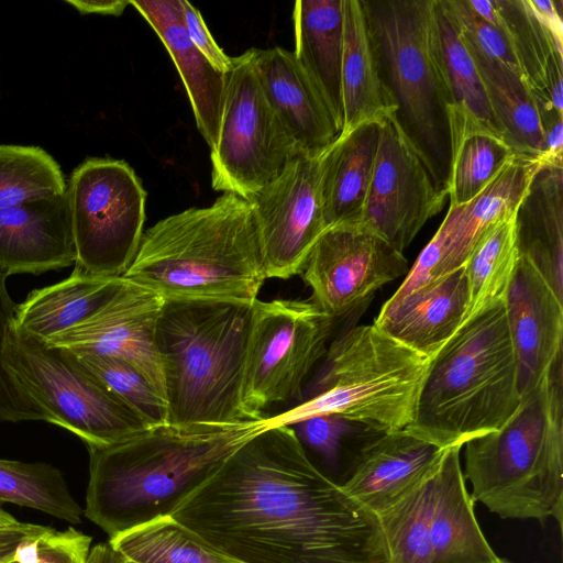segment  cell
<instances>
[{"label": "cell", "mask_w": 563, "mask_h": 563, "mask_svg": "<svg viewBox=\"0 0 563 563\" xmlns=\"http://www.w3.org/2000/svg\"><path fill=\"white\" fill-rule=\"evenodd\" d=\"M243 563H391L378 517L308 457L291 426H267L169 516Z\"/></svg>", "instance_id": "6da1fadb"}, {"label": "cell", "mask_w": 563, "mask_h": 563, "mask_svg": "<svg viewBox=\"0 0 563 563\" xmlns=\"http://www.w3.org/2000/svg\"><path fill=\"white\" fill-rule=\"evenodd\" d=\"M268 418L224 426L167 422L88 449L85 517L109 539L169 517L232 453L269 426Z\"/></svg>", "instance_id": "7a4b0ae2"}, {"label": "cell", "mask_w": 563, "mask_h": 563, "mask_svg": "<svg viewBox=\"0 0 563 563\" xmlns=\"http://www.w3.org/2000/svg\"><path fill=\"white\" fill-rule=\"evenodd\" d=\"M122 277L163 298L254 302L267 276L253 202L225 192L159 220Z\"/></svg>", "instance_id": "3957f363"}, {"label": "cell", "mask_w": 563, "mask_h": 563, "mask_svg": "<svg viewBox=\"0 0 563 563\" xmlns=\"http://www.w3.org/2000/svg\"><path fill=\"white\" fill-rule=\"evenodd\" d=\"M253 302L164 298L157 319L168 423L249 420L242 404Z\"/></svg>", "instance_id": "277c9868"}, {"label": "cell", "mask_w": 563, "mask_h": 563, "mask_svg": "<svg viewBox=\"0 0 563 563\" xmlns=\"http://www.w3.org/2000/svg\"><path fill=\"white\" fill-rule=\"evenodd\" d=\"M522 397L505 300L464 323L431 360L406 429L448 449L500 429Z\"/></svg>", "instance_id": "5b68a950"}, {"label": "cell", "mask_w": 563, "mask_h": 563, "mask_svg": "<svg viewBox=\"0 0 563 563\" xmlns=\"http://www.w3.org/2000/svg\"><path fill=\"white\" fill-rule=\"evenodd\" d=\"M464 445L474 501L504 519L554 517L562 527V357L500 429Z\"/></svg>", "instance_id": "8992f818"}, {"label": "cell", "mask_w": 563, "mask_h": 563, "mask_svg": "<svg viewBox=\"0 0 563 563\" xmlns=\"http://www.w3.org/2000/svg\"><path fill=\"white\" fill-rule=\"evenodd\" d=\"M391 118L437 188L448 195L451 93L435 19V0H361Z\"/></svg>", "instance_id": "52a82bcc"}, {"label": "cell", "mask_w": 563, "mask_h": 563, "mask_svg": "<svg viewBox=\"0 0 563 563\" xmlns=\"http://www.w3.org/2000/svg\"><path fill=\"white\" fill-rule=\"evenodd\" d=\"M323 357L308 398L269 417V426L335 415L365 432L378 433L406 429L413 422L431 358L374 323L341 333Z\"/></svg>", "instance_id": "ba28073f"}, {"label": "cell", "mask_w": 563, "mask_h": 563, "mask_svg": "<svg viewBox=\"0 0 563 563\" xmlns=\"http://www.w3.org/2000/svg\"><path fill=\"white\" fill-rule=\"evenodd\" d=\"M4 358L47 422L74 433L87 449L117 443L151 427L66 349L20 334L12 325Z\"/></svg>", "instance_id": "9c48e42d"}, {"label": "cell", "mask_w": 563, "mask_h": 563, "mask_svg": "<svg viewBox=\"0 0 563 563\" xmlns=\"http://www.w3.org/2000/svg\"><path fill=\"white\" fill-rule=\"evenodd\" d=\"M333 319L311 299L253 302L242 388L249 420L276 404L302 399L307 377L324 356Z\"/></svg>", "instance_id": "30bf717a"}, {"label": "cell", "mask_w": 563, "mask_h": 563, "mask_svg": "<svg viewBox=\"0 0 563 563\" xmlns=\"http://www.w3.org/2000/svg\"><path fill=\"white\" fill-rule=\"evenodd\" d=\"M297 156L263 91L254 48L232 57L210 148L212 188L250 200Z\"/></svg>", "instance_id": "8fae6325"}, {"label": "cell", "mask_w": 563, "mask_h": 563, "mask_svg": "<svg viewBox=\"0 0 563 563\" xmlns=\"http://www.w3.org/2000/svg\"><path fill=\"white\" fill-rule=\"evenodd\" d=\"M76 264L85 271L121 277L144 233L146 191L124 161L88 158L66 187Z\"/></svg>", "instance_id": "7c38bea8"}, {"label": "cell", "mask_w": 563, "mask_h": 563, "mask_svg": "<svg viewBox=\"0 0 563 563\" xmlns=\"http://www.w3.org/2000/svg\"><path fill=\"white\" fill-rule=\"evenodd\" d=\"M404 253L362 222L329 227L300 275L311 301L333 320L353 312L377 289L408 273Z\"/></svg>", "instance_id": "4fadbf2b"}, {"label": "cell", "mask_w": 563, "mask_h": 563, "mask_svg": "<svg viewBox=\"0 0 563 563\" xmlns=\"http://www.w3.org/2000/svg\"><path fill=\"white\" fill-rule=\"evenodd\" d=\"M324 151L295 157L250 199L267 278L288 279L300 274L311 249L328 229L321 198Z\"/></svg>", "instance_id": "5bb4252c"}, {"label": "cell", "mask_w": 563, "mask_h": 563, "mask_svg": "<svg viewBox=\"0 0 563 563\" xmlns=\"http://www.w3.org/2000/svg\"><path fill=\"white\" fill-rule=\"evenodd\" d=\"M446 198L395 120H383L360 222L404 253L427 221L442 210Z\"/></svg>", "instance_id": "9a60e30c"}, {"label": "cell", "mask_w": 563, "mask_h": 563, "mask_svg": "<svg viewBox=\"0 0 563 563\" xmlns=\"http://www.w3.org/2000/svg\"><path fill=\"white\" fill-rule=\"evenodd\" d=\"M163 302L159 294L124 278L122 287L102 308L46 344L124 361L135 367L166 402L156 345Z\"/></svg>", "instance_id": "2e32d148"}, {"label": "cell", "mask_w": 563, "mask_h": 563, "mask_svg": "<svg viewBox=\"0 0 563 563\" xmlns=\"http://www.w3.org/2000/svg\"><path fill=\"white\" fill-rule=\"evenodd\" d=\"M505 306L522 399L562 357L563 301L536 268L519 257Z\"/></svg>", "instance_id": "e0dca14e"}, {"label": "cell", "mask_w": 563, "mask_h": 563, "mask_svg": "<svg viewBox=\"0 0 563 563\" xmlns=\"http://www.w3.org/2000/svg\"><path fill=\"white\" fill-rule=\"evenodd\" d=\"M358 449L347 479L339 484L376 516L438 468L446 451L408 429L371 433Z\"/></svg>", "instance_id": "ac0fdd59"}, {"label": "cell", "mask_w": 563, "mask_h": 563, "mask_svg": "<svg viewBox=\"0 0 563 563\" xmlns=\"http://www.w3.org/2000/svg\"><path fill=\"white\" fill-rule=\"evenodd\" d=\"M254 55L265 97L297 155L321 154L340 130L294 52L275 46L254 48Z\"/></svg>", "instance_id": "d6986e66"}, {"label": "cell", "mask_w": 563, "mask_h": 563, "mask_svg": "<svg viewBox=\"0 0 563 563\" xmlns=\"http://www.w3.org/2000/svg\"><path fill=\"white\" fill-rule=\"evenodd\" d=\"M76 260L66 191L0 209V272L8 277L63 269Z\"/></svg>", "instance_id": "ffe728a7"}, {"label": "cell", "mask_w": 563, "mask_h": 563, "mask_svg": "<svg viewBox=\"0 0 563 563\" xmlns=\"http://www.w3.org/2000/svg\"><path fill=\"white\" fill-rule=\"evenodd\" d=\"M467 307L464 267L386 301L374 324L407 347L433 358L463 325Z\"/></svg>", "instance_id": "44dd1931"}, {"label": "cell", "mask_w": 563, "mask_h": 563, "mask_svg": "<svg viewBox=\"0 0 563 563\" xmlns=\"http://www.w3.org/2000/svg\"><path fill=\"white\" fill-rule=\"evenodd\" d=\"M461 449L448 448L432 477L430 563H493L498 555L477 522L461 467Z\"/></svg>", "instance_id": "7402d4cb"}, {"label": "cell", "mask_w": 563, "mask_h": 563, "mask_svg": "<svg viewBox=\"0 0 563 563\" xmlns=\"http://www.w3.org/2000/svg\"><path fill=\"white\" fill-rule=\"evenodd\" d=\"M167 48L189 98L197 128L211 148L220 122L225 74L197 49L186 31L180 0H131Z\"/></svg>", "instance_id": "603a6c76"}, {"label": "cell", "mask_w": 563, "mask_h": 563, "mask_svg": "<svg viewBox=\"0 0 563 563\" xmlns=\"http://www.w3.org/2000/svg\"><path fill=\"white\" fill-rule=\"evenodd\" d=\"M519 257L563 301V167L542 166L515 213Z\"/></svg>", "instance_id": "cb8c5ba5"}, {"label": "cell", "mask_w": 563, "mask_h": 563, "mask_svg": "<svg viewBox=\"0 0 563 563\" xmlns=\"http://www.w3.org/2000/svg\"><path fill=\"white\" fill-rule=\"evenodd\" d=\"M74 266L67 278L34 289L16 303L13 321L16 332L47 343L96 313L124 283L122 276L97 275Z\"/></svg>", "instance_id": "d4e9b609"}, {"label": "cell", "mask_w": 563, "mask_h": 563, "mask_svg": "<svg viewBox=\"0 0 563 563\" xmlns=\"http://www.w3.org/2000/svg\"><path fill=\"white\" fill-rule=\"evenodd\" d=\"M341 101L340 135L366 123H380L396 112L379 74L361 0H343Z\"/></svg>", "instance_id": "484cf974"}, {"label": "cell", "mask_w": 563, "mask_h": 563, "mask_svg": "<svg viewBox=\"0 0 563 563\" xmlns=\"http://www.w3.org/2000/svg\"><path fill=\"white\" fill-rule=\"evenodd\" d=\"M505 33L541 119L563 117V42L540 22L527 0H495Z\"/></svg>", "instance_id": "4316f807"}, {"label": "cell", "mask_w": 563, "mask_h": 563, "mask_svg": "<svg viewBox=\"0 0 563 563\" xmlns=\"http://www.w3.org/2000/svg\"><path fill=\"white\" fill-rule=\"evenodd\" d=\"M380 123H366L338 137L322 156L321 198L327 228L360 222L379 143Z\"/></svg>", "instance_id": "83f0119b"}, {"label": "cell", "mask_w": 563, "mask_h": 563, "mask_svg": "<svg viewBox=\"0 0 563 563\" xmlns=\"http://www.w3.org/2000/svg\"><path fill=\"white\" fill-rule=\"evenodd\" d=\"M538 159L515 155L472 201L448 235L433 277L464 266L484 233L499 220L516 212L539 168Z\"/></svg>", "instance_id": "f1b7e54d"}, {"label": "cell", "mask_w": 563, "mask_h": 563, "mask_svg": "<svg viewBox=\"0 0 563 563\" xmlns=\"http://www.w3.org/2000/svg\"><path fill=\"white\" fill-rule=\"evenodd\" d=\"M292 22L294 54L318 88L341 131L343 0H297Z\"/></svg>", "instance_id": "f546056e"}, {"label": "cell", "mask_w": 563, "mask_h": 563, "mask_svg": "<svg viewBox=\"0 0 563 563\" xmlns=\"http://www.w3.org/2000/svg\"><path fill=\"white\" fill-rule=\"evenodd\" d=\"M448 115V198L450 207H462L477 197L516 154L499 132L472 114L450 106Z\"/></svg>", "instance_id": "4dcf8cb0"}, {"label": "cell", "mask_w": 563, "mask_h": 563, "mask_svg": "<svg viewBox=\"0 0 563 563\" xmlns=\"http://www.w3.org/2000/svg\"><path fill=\"white\" fill-rule=\"evenodd\" d=\"M515 213L484 233L463 266L467 283L464 323L505 300L519 260Z\"/></svg>", "instance_id": "1f68e13d"}, {"label": "cell", "mask_w": 563, "mask_h": 563, "mask_svg": "<svg viewBox=\"0 0 563 563\" xmlns=\"http://www.w3.org/2000/svg\"><path fill=\"white\" fill-rule=\"evenodd\" d=\"M475 63L506 142L516 155L539 161L544 130L534 96L519 76L499 67Z\"/></svg>", "instance_id": "d6a6232c"}, {"label": "cell", "mask_w": 563, "mask_h": 563, "mask_svg": "<svg viewBox=\"0 0 563 563\" xmlns=\"http://www.w3.org/2000/svg\"><path fill=\"white\" fill-rule=\"evenodd\" d=\"M108 542L131 563H243L212 549L170 517L133 528Z\"/></svg>", "instance_id": "836d02e7"}, {"label": "cell", "mask_w": 563, "mask_h": 563, "mask_svg": "<svg viewBox=\"0 0 563 563\" xmlns=\"http://www.w3.org/2000/svg\"><path fill=\"white\" fill-rule=\"evenodd\" d=\"M0 503L40 510L71 525L81 523L85 516L62 472L42 462L0 459Z\"/></svg>", "instance_id": "e575fe53"}, {"label": "cell", "mask_w": 563, "mask_h": 563, "mask_svg": "<svg viewBox=\"0 0 563 563\" xmlns=\"http://www.w3.org/2000/svg\"><path fill=\"white\" fill-rule=\"evenodd\" d=\"M435 19L442 62L451 93V106L472 114L501 134L490 109L478 67L442 0H435Z\"/></svg>", "instance_id": "d590c367"}, {"label": "cell", "mask_w": 563, "mask_h": 563, "mask_svg": "<svg viewBox=\"0 0 563 563\" xmlns=\"http://www.w3.org/2000/svg\"><path fill=\"white\" fill-rule=\"evenodd\" d=\"M66 191L57 162L38 146L0 145V209Z\"/></svg>", "instance_id": "8d00e7d4"}, {"label": "cell", "mask_w": 563, "mask_h": 563, "mask_svg": "<svg viewBox=\"0 0 563 563\" xmlns=\"http://www.w3.org/2000/svg\"><path fill=\"white\" fill-rule=\"evenodd\" d=\"M434 473L377 516L391 563H430L429 514Z\"/></svg>", "instance_id": "74e56055"}, {"label": "cell", "mask_w": 563, "mask_h": 563, "mask_svg": "<svg viewBox=\"0 0 563 563\" xmlns=\"http://www.w3.org/2000/svg\"><path fill=\"white\" fill-rule=\"evenodd\" d=\"M69 351V350H68ZM73 352L84 367L106 385L147 424L168 422L167 405L132 365L91 352Z\"/></svg>", "instance_id": "f35d334b"}, {"label": "cell", "mask_w": 563, "mask_h": 563, "mask_svg": "<svg viewBox=\"0 0 563 563\" xmlns=\"http://www.w3.org/2000/svg\"><path fill=\"white\" fill-rule=\"evenodd\" d=\"M442 2L451 13L464 44L477 63L503 68L523 80L515 53L501 30L483 21L473 12L466 0H442Z\"/></svg>", "instance_id": "ab89813d"}, {"label": "cell", "mask_w": 563, "mask_h": 563, "mask_svg": "<svg viewBox=\"0 0 563 563\" xmlns=\"http://www.w3.org/2000/svg\"><path fill=\"white\" fill-rule=\"evenodd\" d=\"M91 537L75 528L43 527L24 537L0 563H89Z\"/></svg>", "instance_id": "60d3db41"}, {"label": "cell", "mask_w": 563, "mask_h": 563, "mask_svg": "<svg viewBox=\"0 0 563 563\" xmlns=\"http://www.w3.org/2000/svg\"><path fill=\"white\" fill-rule=\"evenodd\" d=\"M7 278L8 276L0 272V420L47 422L45 413L25 395L5 364V345L16 307L8 291Z\"/></svg>", "instance_id": "b9f144b4"}, {"label": "cell", "mask_w": 563, "mask_h": 563, "mask_svg": "<svg viewBox=\"0 0 563 563\" xmlns=\"http://www.w3.org/2000/svg\"><path fill=\"white\" fill-rule=\"evenodd\" d=\"M291 427L300 442L317 452L331 466L336 465L339 461L343 438L357 428L335 415L311 416Z\"/></svg>", "instance_id": "7bdbcfd3"}, {"label": "cell", "mask_w": 563, "mask_h": 563, "mask_svg": "<svg viewBox=\"0 0 563 563\" xmlns=\"http://www.w3.org/2000/svg\"><path fill=\"white\" fill-rule=\"evenodd\" d=\"M463 208L464 206L449 207V211L446 212L435 234L423 247L413 266L406 274L404 282L394 292V295L388 299V301H396L406 296L408 292L432 279L433 273L441 258L445 240L460 219L463 212Z\"/></svg>", "instance_id": "ee69618b"}, {"label": "cell", "mask_w": 563, "mask_h": 563, "mask_svg": "<svg viewBox=\"0 0 563 563\" xmlns=\"http://www.w3.org/2000/svg\"><path fill=\"white\" fill-rule=\"evenodd\" d=\"M186 31L190 41L207 60L219 71L227 74L231 58L218 45L198 9L189 1L180 0Z\"/></svg>", "instance_id": "f6af8a7d"}, {"label": "cell", "mask_w": 563, "mask_h": 563, "mask_svg": "<svg viewBox=\"0 0 563 563\" xmlns=\"http://www.w3.org/2000/svg\"><path fill=\"white\" fill-rule=\"evenodd\" d=\"M527 1L540 22L543 23V25L554 35L556 40L563 42L562 14L560 8H556V2L551 0Z\"/></svg>", "instance_id": "bcb514c9"}, {"label": "cell", "mask_w": 563, "mask_h": 563, "mask_svg": "<svg viewBox=\"0 0 563 563\" xmlns=\"http://www.w3.org/2000/svg\"><path fill=\"white\" fill-rule=\"evenodd\" d=\"M66 2L71 4L81 14L95 13L119 16L131 3V0H66Z\"/></svg>", "instance_id": "7dc6e473"}, {"label": "cell", "mask_w": 563, "mask_h": 563, "mask_svg": "<svg viewBox=\"0 0 563 563\" xmlns=\"http://www.w3.org/2000/svg\"><path fill=\"white\" fill-rule=\"evenodd\" d=\"M41 528L42 526L24 522L13 527L0 528V561L10 554L24 537Z\"/></svg>", "instance_id": "c3c4849f"}, {"label": "cell", "mask_w": 563, "mask_h": 563, "mask_svg": "<svg viewBox=\"0 0 563 563\" xmlns=\"http://www.w3.org/2000/svg\"><path fill=\"white\" fill-rule=\"evenodd\" d=\"M470 8L475 14H477L483 21L490 24L492 26L499 29L500 15L497 10L495 0H466ZM500 30V29H499Z\"/></svg>", "instance_id": "681fc988"}, {"label": "cell", "mask_w": 563, "mask_h": 563, "mask_svg": "<svg viewBox=\"0 0 563 563\" xmlns=\"http://www.w3.org/2000/svg\"><path fill=\"white\" fill-rule=\"evenodd\" d=\"M89 563H125V560L109 542H103L91 548Z\"/></svg>", "instance_id": "f907efd6"}, {"label": "cell", "mask_w": 563, "mask_h": 563, "mask_svg": "<svg viewBox=\"0 0 563 563\" xmlns=\"http://www.w3.org/2000/svg\"><path fill=\"white\" fill-rule=\"evenodd\" d=\"M20 521L12 515L0 508V528H8L19 525Z\"/></svg>", "instance_id": "816d5d0a"}, {"label": "cell", "mask_w": 563, "mask_h": 563, "mask_svg": "<svg viewBox=\"0 0 563 563\" xmlns=\"http://www.w3.org/2000/svg\"><path fill=\"white\" fill-rule=\"evenodd\" d=\"M493 563H512V562L508 561L507 559L498 556V559Z\"/></svg>", "instance_id": "f5cc1de1"}]
</instances>
